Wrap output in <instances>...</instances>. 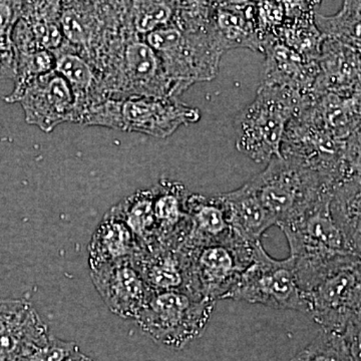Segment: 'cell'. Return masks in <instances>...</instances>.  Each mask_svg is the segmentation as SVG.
Here are the masks:
<instances>
[{"instance_id": "9c48e42d", "label": "cell", "mask_w": 361, "mask_h": 361, "mask_svg": "<svg viewBox=\"0 0 361 361\" xmlns=\"http://www.w3.org/2000/svg\"><path fill=\"white\" fill-rule=\"evenodd\" d=\"M360 260L330 272L305 292L306 314L322 331L345 334L360 331Z\"/></svg>"}, {"instance_id": "ffe728a7", "label": "cell", "mask_w": 361, "mask_h": 361, "mask_svg": "<svg viewBox=\"0 0 361 361\" xmlns=\"http://www.w3.org/2000/svg\"><path fill=\"white\" fill-rule=\"evenodd\" d=\"M61 1H23L20 18L30 27L33 39L44 51H58L66 40L59 25Z\"/></svg>"}, {"instance_id": "603a6c76", "label": "cell", "mask_w": 361, "mask_h": 361, "mask_svg": "<svg viewBox=\"0 0 361 361\" xmlns=\"http://www.w3.org/2000/svg\"><path fill=\"white\" fill-rule=\"evenodd\" d=\"M177 6L178 1H128L126 27L144 39L149 33L173 23Z\"/></svg>"}, {"instance_id": "6da1fadb", "label": "cell", "mask_w": 361, "mask_h": 361, "mask_svg": "<svg viewBox=\"0 0 361 361\" xmlns=\"http://www.w3.org/2000/svg\"><path fill=\"white\" fill-rule=\"evenodd\" d=\"M212 7L213 1H178L173 23L144 37L180 94L219 71L226 49L213 25Z\"/></svg>"}, {"instance_id": "ba28073f", "label": "cell", "mask_w": 361, "mask_h": 361, "mask_svg": "<svg viewBox=\"0 0 361 361\" xmlns=\"http://www.w3.org/2000/svg\"><path fill=\"white\" fill-rule=\"evenodd\" d=\"M256 243L235 238L190 250L179 248L187 261L188 293L212 302L224 300L250 264Z\"/></svg>"}, {"instance_id": "cb8c5ba5", "label": "cell", "mask_w": 361, "mask_h": 361, "mask_svg": "<svg viewBox=\"0 0 361 361\" xmlns=\"http://www.w3.org/2000/svg\"><path fill=\"white\" fill-rule=\"evenodd\" d=\"M291 361H360L345 337L322 331Z\"/></svg>"}, {"instance_id": "e0dca14e", "label": "cell", "mask_w": 361, "mask_h": 361, "mask_svg": "<svg viewBox=\"0 0 361 361\" xmlns=\"http://www.w3.org/2000/svg\"><path fill=\"white\" fill-rule=\"evenodd\" d=\"M219 195L237 239L250 244L261 242L264 233L275 226L250 180L234 191Z\"/></svg>"}, {"instance_id": "2e32d148", "label": "cell", "mask_w": 361, "mask_h": 361, "mask_svg": "<svg viewBox=\"0 0 361 361\" xmlns=\"http://www.w3.org/2000/svg\"><path fill=\"white\" fill-rule=\"evenodd\" d=\"M212 21L226 51L240 47L262 51L256 2L213 1Z\"/></svg>"}, {"instance_id": "ac0fdd59", "label": "cell", "mask_w": 361, "mask_h": 361, "mask_svg": "<svg viewBox=\"0 0 361 361\" xmlns=\"http://www.w3.org/2000/svg\"><path fill=\"white\" fill-rule=\"evenodd\" d=\"M142 250L130 228L111 209L90 239L89 264L90 270L111 264L123 259L134 258Z\"/></svg>"}, {"instance_id": "4316f807", "label": "cell", "mask_w": 361, "mask_h": 361, "mask_svg": "<svg viewBox=\"0 0 361 361\" xmlns=\"http://www.w3.org/2000/svg\"><path fill=\"white\" fill-rule=\"evenodd\" d=\"M66 361H94L92 358L89 357V356L84 355V353H80V349L78 351H75V353H73Z\"/></svg>"}, {"instance_id": "d4e9b609", "label": "cell", "mask_w": 361, "mask_h": 361, "mask_svg": "<svg viewBox=\"0 0 361 361\" xmlns=\"http://www.w3.org/2000/svg\"><path fill=\"white\" fill-rule=\"evenodd\" d=\"M23 1H0V80H14L16 54L13 30L20 16Z\"/></svg>"}, {"instance_id": "9a60e30c", "label": "cell", "mask_w": 361, "mask_h": 361, "mask_svg": "<svg viewBox=\"0 0 361 361\" xmlns=\"http://www.w3.org/2000/svg\"><path fill=\"white\" fill-rule=\"evenodd\" d=\"M186 209L190 219L189 232L179 248L190 250L236 238L220 195L206 197L189 194Z\"/></svg>"}, {"instance_id": "4fadbf2b", "label": "cell", "mask_w": 361, "mask_h": 361, "mask_svg": "<svg viewBox=\"0 0 361 361\" xmlns=\"http://www.w3.org/2000/svg\"><path fill=\"white\" fill-rule=\"evenodd\" d=\"M317 65L313 94H360V51L323 39Z\"/></svg>"}, {"instance_id": "8992f818", "label": "cell", "mask_w": 361, "mask_h": 361, "mask_svg": "<svg viewBox=\"0 0 361 361\" xmlns=\"http://www.w3.org/2000/svg\"><path fill=\"white\" fill-rule=\"evenodd\" d=\"M214 304L184 291L154 292L135 320L154 341L183 348L203 334Z\"/></svg>"}, {"instance_id": "7402d4cb", "label": "cell", "mask_w": 361, "mask_h": 361, "mask_svg": "<svg viewBox=\"0 0 361 361\" xmlns=\"http://www.w3.org/2000/svg\"><path fill=\"white\" fill-rule=\"evenodd\" d=\"M360 1H345L338 13H315L314 23L323 39L360 51Z\"/></svg>"}, {"instance_id": "d6986e66", "label": "cell", "mask_w": 361, "mask_h": 361, "mask_svg": "<svg viewBox=\"0 0 361 361\" xmlns=\"http://www.w3.org/2000/svg\"><path fill=\"white\" fill-rule=\"evenodd\" d=\"M133 259L152 291L187 292V261L179 248L142 250Z\"/></svg>"}, {"instance_id": "5bb4252c", "label": "cell", "mask_w": 361, "mask_h": 361, "mask_svg": "<svg viewBox=\"0 0 361 361\" xmlns=\"http://www.w3.org/2000/svg\"><path fill=\"white\" fill-rule=\"evenodd\" d=\"M265 54L264 80L267 85L288 87L302 97L313 94L318 75L317 61H308L270 35L262 45Z\"/></svg>"}, {"instance_id": "44dd1931", "label": "cell", "mask_w": 361, "mask_h": 361, "mask_svg": "<svg viewBox=\"0 0 361 361\" xmlns=\"http://www.w3.org/2000/svg\"><path fill=\"white\" fill-rule=\"evenodd\" d=\"M153 201V190H142L111 208L130 228L144 250L155 249L158 244Z\"/></svg>"}, {"instance_id": "8fae6325", "label": "cell", "mask_w": 361, "mask_h": 361, "mask_svg": "<svg viewBox=\"0 0 361 361\" xmlns=\"http://www.w3.org/2000/svg\"><path fill=\"white\" fill-rule=\"evenodd\" d=\"M90 277L109 310L123 319H137L154 293L133 258L90 270Z\"/></svg>"}, {"instance_id": "277c9868", "label": "cell", "mask_w": 361, "mask_h": 361, "mask_svg": "<svg viewBox=\"0 0 361 361\" xmlns=\"http://www.w3.org/2000/svg\"><path fill=\"white\" fill-rule=\"evenodd\" d=\"M200 111L178 97H133L104 99L82 113L78 123L165 137L182 126L199 122Z\"/></svg>"}, {"instance_id": "484cf974", "label": "cell", "mask_w": 361, "mask_h": 361, "mask_svg": "<svg viewBox=\"0 0 361 361\" xmlns=\"http://www.w3.org/2000/svg\"><path fill=\"white\" fill-rule=\"evenodd\" d=\"M78 350L77 343L51 336L44 344L35 346L16 361H66Z\"/></svg>"}, {"instance_id": "5b68a950", "label": "cell", "mask_w": 361, "mask_h": 361, "mask_svg": "<svg viewBox=\"0 0 361 361\" xmlns=\"http://www.w3.org/2000/svg\"><path fill=\"white\" fill-rule=\"evenodd\" d=\"M261 203L279 227L327 192L336 183L291 157L272 159L250 180Z\"/></svg>"}, {"instance_id": "7a4b0ae2", "label": "cell", "mask_w": 361, "mask_h": 361, "mask_svg": "<svg viewBox=\"0 0 361 361\" xmlns=\"http://www.w3.org/2000/svg\"><path fill=\"white\" fill-rule=\"evenodd\" d=\"M332 192L279 226L288 241L289 257L303 293L332 271L360 260V247L349 241L330 212Z\"/></svg>"}, {"instance_id": "30bf717a", "label": "cell", "mask_w": 361, "mask_h": 361, "mask_svg": "<svg viewBox=\"0 0 361 361\" xmlns=\"http://www.w3.org/2000/svg\"><path fill=\"white\" fill-rule=\"evenodd\" d=\"M18 103L26 123L51 133L59 125L78 121L77 97L70 84L56 73L39 75L26 85Z\"/></svg>"}, {"instance_id": "3957f363", "label": "cell", "mask_w": 361, "mask_h": 361, "mask_svg": "<svg viewBox=\"0 0 361 361\" xmlns=\"http://www.w3.org/2000/svg\"><path fill=\"white\" fill-rule=\"evenodd\" d=\"M306 97L288 87L262 82L255 99L235 118L236 149L256 163L281 158L287 127Z\"/></svg>"}, {"instance_id": "7c38bea8", "label": "cell", "mask_w": 361, "mask_h": 361, "mask_svg": "<svg viewBox=\"0 0 361 361\" xmlns=\"http://www.w3.org/2000/svg\"><path fill=\"white\" fill-rule=\"evenodd\" d=\"M51 336L32 303L25 299L0 298V361H16Z\"/></svg>"}, {"instance_id": "52a82bcc", "label": "cell", "mask_w": 361, "mask_h": 361, "mask_svg": "<svg viewBox=\"0 0 361 361\" xmlns=\"http://www.w3.org/2000/svg\"><path fill=\"white\" fill-rule=\"evenodd\" d=\"M226 299L261 304L274 310H296L306 314V301L297 282L290 257L276 260L257 242L253 257Z\"/></svg>"}]
</instances>
